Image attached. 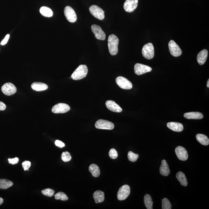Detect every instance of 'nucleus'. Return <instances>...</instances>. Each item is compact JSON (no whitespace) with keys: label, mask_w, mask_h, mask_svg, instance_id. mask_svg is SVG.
Returning a JSON list of instances; mask_svg holds the SVG:
<instances>
[{"label":"nucleus","mask_w":209,"mask_h":209,"mask_svg":"<svg viewBox=\"0 0 209 209\" xmlns=\"http://www.w3.org/2000/svg\"><path fill=\"white\" fill-rule=\"evenodd\" d=\"M135 73L138 75H141L152 71V68L144 64L137 63L134 67Z\"/></svg>","instance_id":"obj_13"},{"label":"nucleus","mask_w":209,"mask_h":209,"mask_svg":"<svg viewBox=\"0 0 209 209\" xmlns=\"http://www.w3.org/2000/svg\"><path fill=\"white\" fill-rule=\"evenodd\" d=\"M8 160L9 163L12 165H15L18 163L19 161V159L18 157H15L14 158H9L8 159Z\"/></svg>","instance_id":"obj_36"},{"label":"nucleus","mask_w":209,"mask_h":209,"mask_svg":"<svg viewBox=\"0 0 209 209\" xmlns=\"http://www.w3.org/2000/svg\"><path fill=\"white\" fill-rule=\"evenodd\" d=\"M54 193L55 191L54 190L50 188L46 189L43 190L42 191V193L44 195L50 197L54 195Z\"/></svg>","instance_id":"obj_33"},{"label":"nucleus","mask_w":209,"mask_h":209,"mask_svg":"<svg viewBox=\"0 0 209 209\" xmlns=\"http://www.w3.org/2000/svg\"><path fill=\"white\" fill-rule=\"evenodd\" d=\"M89 170L94 177H97L99 176L100 171L99 167L97 165L92 164L89 166Z\"/></svg>","instance_id":"obj_23"},{"label":"nucleus","mask_w":209,"mask_h":209,"mask_svg":"<svg viewBox=\"0 0 209 209\" xmlns=\"http://www.w3.org/2000/svg\"><path fill=\"white\" fill-rule=\"evenodd\" d=\"M31 87L33 90L40 92L46 90L48 89V86L43 83L34 82L31 84Z\"/></svg>","instance_id":"obj_21"},{"label":"nucleus","mask_w":209,"mask_h":209,"mask_svg":"<svg viewBox=\"0 0 209 209\" xmlns=\"http://www.w3.org/2000/svg\"><path fill=\"white\" fill-rule=\"evenodd\" d=\"M177 180L179 182L181 185L183 186H187L188 185V182L187 180L186 176L183 172H179L177 173L176 175Z\"/></svg>","instance_id":"obj_25"},{"label":"nucleus","mask_w":209,"mask_h":209,"mask_svg":"<svg viewBox=\"0 0 209 209\" xmlns=\"http://www.w3.org/2000/svg\"><path fill=\"white\" fill-rule=\"evenodd\" d=\"M138 0H126L124 4V8L125 11L131 12L137 7Z\"/></svg>","instance_id":"obj_14"},{"label":"nucleus","mask_w":209,"mask_h":209,"mask_svg":"<svg viewBox=\"0 0 209 209\" xmlns=\"http://www.w3.org/2000/svg\"><path fill=\"white\" fill-rule=\"evenodd\" d=\"M167 126L170 129L174 131L180 132L183 131V125L182 124L176 122H169L167 124Z\"/></svg>","instance_id":"obj_19"},{"label":"nucleus","mask_w":209,"mask_h":209,"mask_svg":"<svg viewBox=\"0 0 209 209\" xmlns=\"http://www.w3.org/2000/svg\"><path fill=\"white\" fill-rule=\"evenodd\" d=\"M130 187L125 185L119 189L117 193V198L120 201H123L127 198L130 194Z\"/></svg>","instance_id":"obj_8"},{"label":"nucleus","mask_w":209,"mask_h":209,"mask_svg":"<svg viewBox=\"0 0 209 209\" xmlns=\"http://www.w3.org/2000/svg\"><path fill=\"white\" fill-rule=\"evenodd\" d=\"M3 93L7 96L14 95L16 92V87L11 83H7L4 84L1 88Z\"/></svg>","instance_id":"obj_10"},{"label":"nucleus","mask_w":209,"mask_h":209,"mask_svg":"<svg viewBox=\"0 0 209 209\" xmlns=\"http://www.w3.org/2000/svg\"><path fill=\"white\" fill-rule=\"evenodd\" d=\"M4 200L2 198L0 197V205H1L3 203Z\"/></svg>","instance_id":"obj_40"},{"label":"nucleus","mask_w":209,"mask_h":209,"mask_svg":"<svg viewBox=\"0 0 209 209\" xmlns=\"http://www.w3.org/2000/svg\"><path fill=\"white\" fill-rule=\"evenodd\" d=\"M72 157L68 152H63L61 155V159L64 162H68L71 160Z\"/></svg>","instance_id":"obj_32"},{"label":"nucleus","mask_w":209,"mask_h":209,"mask_svg":"<svg viewBox=\"0 0 209 209\" xmlns=\"http://www.w3.org/2000/svg\"><path fill=\"white\" fill-rule=\"evenodd\" d=\"M22 165L25 171H28L31 166V162L28 161H25L22 163Z\"/></svg>","instance_id":"obj_35"},{"label":"nucleus","mask_w":209,"mask_h":209,"mask_svg":"<svg viewBox=\"0 0 209 209\" xmlns=\"http://www.w3.org/2000/svg\"><path fill=\"white\" fill-rule=\"evenodd\" d=\"M208 56V51L204 49L200 52L198 54L197 61L199 65H202L205 63Z\"/></svg>","instance_id":"obj_18"},{"label":"nucleus","mask_w":209,"mask_h":209,"mask_svg":"<svg viewBox=\"0 0 209 209\" xmlns=\"http://www.w3.org/2000/svg\"><path fill=\"white\" fill-rule=\"evenodd\" d=\"M64 13L67 21L70 23H75L76 21V14L75 11L70 6H67L64 9Z\"/></svg>","instance_id":"obj_5"},{"label":"nucleus","mask_w":209,"mask_h":209,"mask_svg":"<svg viewBox=\"0 0 209 209\" xmlns=\"http://www.w3.org/2000/svg\"><path fill=\"white\" fill-rule=\"evenodd\" d=\"M95 128L98 129L112 130L114 128V124L109 121L100 119L95 124Z\"/></svg>","instance_id":"obj_6"},{"label":"nucleus","mask_w":209,"mask_h":209,"mask_svg":"<svg viewBox=\"0 0 209 209\" xmlns=\"http://www.w3.org/2000/svg\"><path fill=\"white\" fill-rule=\"evenodd\" d=\"M175 153L177 158L181 161H185L188 160V155L186 149L181 146H178L176 148Z\"/></svg>","instance_id":"obj_15"},{"label":"nucleus","mask_w":209,"mask_h":209,"mask_svg":"<svg viewBox=\"0 0 209 209\" xmlns=\"http://www.w3.org/2000/svg\"><path fill=\"white\" fill-rule=\"evenodd\" d=\"M9 37H10V35L9 34H7L2 41L1 42V44L2 45H6L9 40Z\"/></svg>","instance_id":"obj_38"},{"label":"nucleus","mask_w":209,"mask_h":209,"mask_svg":"<svg viewBox=\"0 0 209 209\" xmlns=\"http://www.w3.org/2000/svg\"><path fill=\"white\" fill-rule=\"evenodd\" d=\"M184 117L188 119H201L203 118V114L199 112H190L185 113Z\"/></svg>","instance_id":"obj_20"},{"label":"nucleus","mask_w":209,"mask_h":209,"mask_svg":"<svg viewBox=\"0 0 209 209\" xmlns=\"http://www.w3.org/2000/svg\"><path fill=\"white\" fill-rule=\"evenodd\" d=\"M105 105L108 109L113 112L120 113L122 111V108L112 100H108L106 102Z\"/></svg>","instance_id":"obj_16"},{"label":"nucleus","mask_w":209,"mask_h":209,"mask_svg":"<svg viewBox=\"0 0 209 209\" xmlns=\"http://www.w3.org/2000/svg\"><path fill=\"white\" fill-rule=\"evenodd\" d=\"M55 199L57 200H61L63 201H66L68 200V198L67 197L66 194L65 193L60 192L57 193L55 195Z\"/></svg>","instance_id":"obj_29"},{"label":"nucleus","mask_w":209,"mask_h":209,"mask_svg":"<svg viewBox=\"0 0 209 209\" xmlns=\"http://www.w3.org/2000/svg\"><path fill=\"white\" fill-rule=\"evenodd\" d=\"M142 53L143 56L146 59H153L154 56V48L152 43H148L144 45L142 48Z\"/></svg>","instance_id":"obj_3"},{"label":"nucleus","mask_w":209,"mask_h":209,"mask_svg":"<svg viewBox=\"0 0 209 209\" xmlns=\"http://www.w3.org/2000/svg\"><path fill=\"white\" fill-rule=\"evenodd\" d=\"M144 203L148 209H153V202L150 195L147 194L144 196Z\"/></svg>","instance_id":"obj_28"},{"label":"nucleus","mask_w":209,"mask_h":209,"mask_svg":"<svg viewBox=\"0 0 209 209\" xmlns=\"http://www.w3.org/2000/svg\"><path fill=\"white\" fill-rule=\"evenodd\" d=\"M196 138L197 140L202 145L207 146L209 144V139L208 137L206 135L198 134L196 135Z\"/></svg>","instance_id":"obj_24"},{"label":"nucleus","mask_w":209,"mask_h":209,"mask_svg":"<svg viewBox=\"0 0 209 209\" xmlns=\"http://www.w3.org/2000/svg\"><path fill=\"white\" fill-rule=\"evenodd\" d=\"M207 86L208 88H209V80L208 79V81L207 83Z\"/></svg>","instance_id":"obj_41"},{"label":"nucleus","mask_w":209,"mask_h":209,"mask_svg":"<svg viewBox=\"0 0 209 209\" xmlns=\"http://www.w3.org/2000/svg\"><path fill=\"white\" fill-rule=\"evenodd\" d=\"M40 12L42 15L46 17H51L53 15L52 10L49 8L45 6H43L40 8Z\"/></svg>","instance_id":"obj_26"},{"label":"nucleus","mask_w":209,"mask_h":209,"mask_svg":"<svg viewBox=\"0 0 209 209\" xmlns=\"http://www.w3.org/2000/svg\"><path fill=\"white\" fill-rule=\"evenodd\" d=\"M160 174L164 176H167L170 174V170L169 165L165 160H162L161 166L160 168Z\"/></svg>","instance_id":"obj_17"},{"label":"nucleus","mask_w":209,"mask_h":209,"mask_svg":"<svg viewBox=\"0 0 209 209\" xmlns=\"http://www.w3.org/2000/svg\"><path fill=\"white\" fill-rule=\"evenodd\" d=\"M70 109L69 105L64 103H59L53 107L52 111L55 114H62L68 112Z\"/></svg>","instance_id":"obj_11"},{"label":"nucleus","mask_w":209,"mask_h":209,"mask_svg":"<svg viewBox=\"0 0 209 209\" xmlns=\"http://www.w3.org/2000/svg\"><path fill=\"white\" fill-rule=\"evenodd\" d=\"M108 50L111 55L115 56L118 52L119 40L117 36L114 34L109 36L108 39Z\"/></svg>","instance_id":"obj_1"},{"label":"nucleus","mask_w":209,"mask_h":209,"mask_svg":"<svg viewBox=\"0 0 209 209\" xmlns=\"http://www.w3.org/2000/svg\"><path fill=\"white\" fill-rule=\"evenodd\" d=\"M6 106L5 104L0 101V111H4L6 109Z\"/></svg>","instance_id":"obj_39"},{"label":"nucleus","mask_w":209,"mask_h":209,"mask_svg":"<svg viewBox=\"0 0 209 209\" xmlns=\"http://www.w3.org/2000/svg\"><path fill=\"white\" fill-rule=\"evenodd\" d=\"M55 143L56 146L61 148H62L65 147V144H64V143H63L61 141L58 140H57L55 141Z\"/></svg>","instance_id":"obj_37"},{"label":"nucleus","mask_w":209,"mask_h":209,"mask_svg":"<svg viewBox=\"0 0 209 209\" xmlns=\"http://www.w3.org/2000/svg\"><path fill=\"white\" fill-rule=\"evenodd\" d=\"M116 83L119 87L124 89H130L133 88V84L127 79L119 76L116 79Z\"/></svg>","instance_id":"obj_7"},{"label":"nucleus","mask_w":209,"mask_h":209,"mask_svg":"<svg viewBox=\"0 0 209 209\" xmlns=\"http://www.w3.org/2000/svg\"><path fill=\"white\" fill-rule=\"evenodd\" d=\"M93 33L97 39L99 40H104L106 38V34L100 26L96 25H93L91 27Z\"/></svg>","instance_id":"obj_12"},{"label":"nucleus","mask_w":209,"mask_h":209,"mask_svg":"<svg viewBox=\"0 0 209 209\" xmlns=\"http://www.w3.org/2000/svg\"><path fill=\"white\" fill-rule=\"evenodd\" d=\"M13 183L6 179H0V189H6L11 187Z\"/></svg>","instance_id":"obj_27"},{"label":"nucleus","mask_w":209,"mask_h":209,"mask_svg":"<svg viewBox=\"0 0 209 209\" xmlns=\"http://www.w3.org/2000/svg\"><path fill=\"white\" fill-rule=\"evenodd\" d=\"M88 73V68L85 65H81L72 74L71 78L75 80H78L84 78Z\"/></svg>","instance_id":"obj_2"},{"label":"nucleus","mask_w":209,"mask_h":209,"mask_svg":"<svg viewBox=\"0 0 209 209\" xmlns=\"http://www.w3.org/2000/svg\"><path fill=\"white\" fill-rule=\"evenodd\" d=\"M162 201V209H171L172 206L169 200L166 198H164Z\"/></svg>","instance_id":"obj_30"},{"label":"nucleus","mask_w":209,"mask_h":209,"mask_svg":"<svg viewBox=\"0 0 209 209\" xmlns=\"http://www.w3.org/2000/svg\"><path fill=\"white\" fill-rule=\"evenodd\" d=\"M170 52L172 56L177 57L181 56L182 51L179 45L174 40H171L169 43Z\"/></svg>","instance_id":"obj_9"},{"label":"nucleus","mask_w":209,"mask_h":209,"mask_svg":"<svg viewBox=\"0 0 209 209\" xmlns=\"http://www.w3.org/2000/svg\"><path fill=\"white\" fill-rule=\"evenodd\" d=\"M89 11L91 15L95 18L102 20L105 18L104 11L103 9L99 6L96 5H92L89 8Z\"/></svg>","instance_id":"obj_4"},{"label":"nucleus","mask_w":209,"mask_h":209,"mask_svg":"<svg viewBox=\"0 0 209 209\" xmlns=\"http://www.w3.org/2000/svg\"><path fill=\"white\" fill-rule=\"evenodd\" d=\"M109 156L110 158L113 159H115L118 156L117 152L115 149L114 148L111 149L109 152Z\"/></svg>","instance_id":"obj_34"},{"label":"nucleus","mask_w":209,"mask_h":209,"mask_svg":"<svg viewBox=\"0 0 209 209\" xmlns=\"http://www.w3.org/2000/svg\"><path fill=\"white\" fill-rule=\"evenodd\" d=\"M139 155L134 153L133 152L130 151L128 152V157L129 160L132 162H135L139 158Z\"/></svg>","instance_id":"obj_31"},{"label":"nucleus","mask_w":209,"mask_h":209,"mask_svg":"<svg viewBox=\"0 0 209 209\" xmlns=\"http://www.w3.org/2000/svg\"><path fill=\"white\" fill-rule=\"evenodd\" d=\"M93 197L95 203H99L103 202L105 199L104 193L100 190L96 191L93 193Z\"/></svg>","instance_id":"obj_22"}]
</instances>
